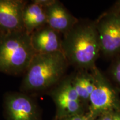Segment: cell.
<instances>
[{
    "mask_svg": "<svg viewBox=\"0 0 120 120\" xmlns=\"http://www.w3.org/2000/svg\"><path fill=\"white\" fill-rule=\"evenodd\" d=\"M101 53L113 58L120 53V12L111 9L94 21Z\"/></svg>",
    "mask_w": 120,
    "mask_h": 120,
    "instance_id": "5",
    "label": "cell"
},
{
    "mask_svg": "<svg viewBox=\"0 0 120 120\" xmlns=\"http://www.w3.org/2000/svg\"><path fill=\"white\" fill-rule=\"evenodd\" d=\"M62 51L69 65L79 70L90 71L96 66L101 47L94 21L79 20L63 36Z\"/></svg>",
    "mask_w": 120,
    "mask_h": 120,
    "instance_id": "1",
    "label": "cell"
},
{
    "mask_svg": "<svg viewBox=\"0 0 120 120\" xmlns=\"http://www.w3.org/2000/svg\"><path fill=\"white\" fill-rule=\"evenodd\" d=\"M23 22L25 31L28 34L47 25L46 8L36 0L27 3L23 12Z\"/></svg>",
    "mask_w": 120,
    "mask_h": 120,
    "instance_id": "11",
    "label": "cell"
},
{
    "mask_svg": "<svg viewBox=\"0 0 120 120\" xmlns=\"http://www.w3.org/2000/svg\"><path fill=\"white\" fill-rule=\"evenodd\" d=\"M112 8H113V10L120 12V1H118L116 2H115V4L112 7Z\"/></svg>",
    "mask_w": 120,
    "mask_h": 120,
    "instance_id": "16",
    "label": "cell"
},
{
    "mask_svg": "<svg viewBox=\"0 0 120 120\" xmlns=\"http://www.w3.org/2000/svg\"><path fill=\"white\" fill-rule=\"evenodd\" d=\"M94 79V87L89 100L88 115L95 120L97 116L111 112L117 107V94L115 86L96 66L91 71Z\"/></svg>",
    "mask_w": 120,
    "mask_h": 120,
    "instance_id": "4",
    "label": "cell"
},
{
    "mask_svg": "<svg viewBox=\"0 0 120 120\" xmlns=\"http://www.w3.org/2000/svg\"><path fill=\"white\" fill-rule=\"evenodd\" d=\"M4 109L6 120H42L36 102L24 92L6 93Z\"/></svg>",
    "mask_w": 120,
    "mask_h": 120,
    "instance_id": "7",
    "label": "cell"
},
{
    "mask_svg": "<svg viewBox=\"0 0 120 120\" xmlns=\"http://www.w3.org/2000/svg\"><path fill=\"white\" fill-rule=\"evenodd\" d=\"M45 8L47 25L63 36L69 32L79 21L59 1L53 0Z\"/></svg>",
    "mask_w": 120,
    "mask_h": 120,
    "instance_id": "9",
    "label": "cell"
},
{
    "mask_svg": "<svg viewBox=\"0 0 120 120\" xmlns=\"http://www.w3.org/2000/svg\"><path fill=\"white\" fill-rule=\"evenodd\" d=\"M61 34L47 25L30 34L31 43L36 53H50L62 51Z\"/></svg>",
    "mask_w": 120,
    "mask_h": 120,
    "instance_id": "10",
    "label": "cell"
},
{
    "mask_svg": "<svg viewBox=\"0 0 120 120\" xmlns=\"http://www.w3.org/2000/svg\"><path fill=\"white\" fill-rule=\"evenodd\" d=\"M112 120H120V115L118 114H114L112 115Z\"/></svg>",
    "mask_w": 120,
    "mask_h": 120,
    "instance_id": "17",
    "label": "cell"
},
{
    "mask_svg": "<svg viewBox=\"0 0 120 120\" xmlns=\"http://www.w3.org/2000/svg\"><path fill=\"white\" fill-rule=\"evenodd\" d=\"M69 64L62 52L36 53L23 74L21 92L49 91L65 77Z\"/></svg>",
    "mask_w": 120,
    "mask_h": 120,
    "instance_id": "2",
    "label": "cell"
},
{
    "mask_svg": "<svg viewBox=\"0 0 120 120\" xmlns=\"http://www.w3.org/2000/svg\"><path fill=\"white\" fill-rule=\"evenodd\" d=\"M112 115L113 114L111 112H108L101 115V117L103 120H112Z\"/></svg>",
    "mask_w": 120,
    "mask_h": 120,
    "instance_id": "15",
    "label": "cell"
},
{
    "mask_svg": "<svg viewBox=\"0 0 120 120\" xmlns=\"http://www.w3.org/2000/svg\"><path fill=\"white\" fill-rule=\"evenodd\" d=\"M56 106L55 120L85 113L83 104L71 82V76H66L49 92Z\"/></svg>",
    "mask_w": 120,
    "mask_h": 120,
    "instance_id": "6",
    "label": "cell"
},
{
    "mask_svg": "<svg viewBox=\"0 0 120 120\" xmlns=\"http://www.w3.org/2000/svg\"><path fill=\"white\" fill-rule=\"evenodd\" d=\"M27 1L0 0V34L25 31L23 12Z\"/></svg>",
    "mask_w": 120,
    "mask_h": 120,
    "instance_id": "8",
    "label": "cell"
},
{
    "mask_svg": "<svg viewBox=\"0 0 120 120\" xmlns=\"http://www.w3.org/2000/svg\"><path fill=\"white\" fill-rule=\"evenodd\" d=\"M35 54L26 31L0 34V72L24 74Z\"/></svg>",
    "mask_w": 120,
    "mask_h": 120,
    "instance_id": "3",
    "label": "cell"
},
{
    "mask_svg": "<svg viewBox=\"0 0 120 120\" xmlns=\"http://www.w3.org/2000/svg\"><path fill=\"white\" fill-rule=\"evenodd\" d=\"M71 82L82 103H89L90 96L94 87V79L92 72L79 70L71 76Z\"/></svg>",
    "mask_w": 120,
    "mask_h": 120,
    "instance_id": "12",
    "label": "cell"
},
{
    "mask_svg": "<svg viewBox=\"0 0 120 120\" xmlns=\"http://www.w3.org/2000/svg\"><path fill=\"white\" fill-rule=\"evenodd\" d=\"M108 71L115 87L120 89V53L113 58V61Z\"/></svg>",
    "mask_w": 120,
    "mask_h": 120,
    "instance_id": "13",
    "label": "cell"
},
{
    "mask_svg": "<svg viewBox=\"0 0 120 120\" xmlns=\"http://www.w3.org/2000/svg\"><path fill=\"white\" fill-rule=\"evenodd\" d=\"M60 120H94L91 118L87 113L82 114H77L73 116L67 117Z\"/></svg>",
    "mask_w": 120,
    "mask_h": 120,
    "instance_id": "14",
    "label": "cell"
}]
</instances>
